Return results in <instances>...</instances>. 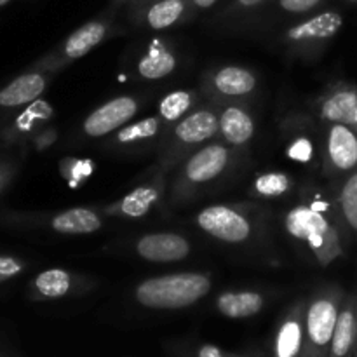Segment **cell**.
<instances>
[{"label":"cell","mask_w":357,"mask_h":357,"mask_svg":"<svg viewBox=\"0 0 357 357\" xmlns=\"http://www.w3.org/2000/svg\"><path fill=\"white\" fill-rule=\"evenodd\" d=\"M142 101L131 94H122V96L112 98L107 103L100 105L94 108L82 122V132L86 138L98 139L105 138L108 135H114L121 128L135 119V115L139 112Z\"/></svg>","instance_id":"obj_11"},{"label":"cell","mask_w":357,"mask_h":357,"mask_svg":"<svg viewBox=\"0 0 357 357\" xmlns=\"http://www.w3.org/2000/svg\"><path fill=\"white\" fill-rule=\"evenodd\" d=\"M52 75L54 73L31 66L24 73L14 77L9 84L0 87V112L17 110L33 103L47 89Z\"/></svg>","instance_id":"obj_18"},{"label":"cell","mask_w":357,"mask_h":357,"mask_svg":"<svg viewBox=\"0 0 357 357\" xmlns=\"http://www.w3.org/2000/svg\"><path fill=\"white\" fill-rule=\"evenodd\" d=\"M335 211L342 229L357 237V169L345 176L335 195Z\"/></svg>","instance_id":"obj_27"},{"label":"cell","mask_w":357,"mask_h":357,"mask_svg":"<svg viewBox=\"0 0 357 357\" xmlns=\"http://www.w3.org/2000/svg\"><path fill=\"white\" fill-rule=\"evenodd\" d=\"M357 351V291L345 295L337 328L330 344V357H354Z\"/></svg>","instance_id":"obj_22"},{"label":"cell","mask_w":357,"mask_h":357,"mask_svg":"<svg viewBox=\"0 0 357 357\" xmlns=\"http://www.w3.org/2000/svg\"><path fill=\"white\" fill-rule=\"evenodd\" d=\"M128 14L135 26L152 31L180 26L197 16L190 0H155Z\"/></svg>","instance_id":"obj_14"},{"label":"cell","mask_w":357,"mask_h":357,"mask_svg":"<svg viewBox=\"0 0 357 357\" xmlns=\"http://www.w3.org/2000/svg\"><path fill=\"white\" fill-rule=\"evenodd\" d=\"M213 288L206 272H176L145 279L135 288V300L153 310L187 309L201 302Z\"/></svg>","instance_id":"obj_4"},{"label":"cell","mask_w":357,"mask_h":357,"mask_svg":"<svg viewBox=\"0 0 357 357\" xmlns=\"http://www.w3.org/2000/svg\"><path fill=\"white\" fill-rule=\"evenodd\" d=\"M93 279L65 268H47L38 272L31 281V293L40 300H59L84 293L94 286Z\"/></svg>","instance_id":"obj_19"},{"label":"cell","mask_w":357,"mask_h":357,"mask_svg":"<svg viewBox=\"0 0 357 357\" xmlns=\"http://www.w3.org/2000/svg\"><path fill=\"white\" fill-rule=\"evenodd\" d=\"M213 105L218 112V136L222 142L236 150L250 145L255 138L257 122L246 101H218Z\"/></svg>","instance_id":"obj_15"},{"label":"cell","mask_w":357,"mask_h":357,"mask_svg":"<svg viewBox=\"0 0 357 357\" xmlns=\"http://www.w3.org/2000/svg\"><path fill=\"white\" fill-rule=\"evenodd\" d=\"M344 298L345 293L340 286L326 284L317 288L307 303L305 333L307 340L316 351L323 352L330 347Z\"/></svg>","instance_id":"obj_8"},{"label":"cell","mask_w":357,"mask_h":357,"mask_svg":"<svg viewBox=\"0 0 357 357\" xmlns=\"http://www.w3.org/2000/svg\"><path fill=\"white\" fill-rule=\"evenodd\" d=\"M3 145H6V143H3V139L0 138V146H3Z\"/></svg>","instance_id":"obj_42"},{"label":"cell","mask_w":357,"mask_h":357,"mask_svg":"<svg viewBox=\"0 0 357 357\" xmlns=\"http://www.w3.org/2000/svg\"><path fill=\"white\" fill-rule=\"evenodd\" d=\"M135 251L142 260L152 264H174L190 257L192 244L176 232H150L136 241Z\"/></svg>","instance_id":"obj_17"},{"label":"cell","mask_w":357,"mask_h":357,"mask_svg":"<svg viewBox=\"0 0 357 357\" xmlns=\"http://www.w3.org/2000/svg\"><path fill=\"white\" fill-rule=\"evenodd\" d=\"M284 229L293 239L309 248L321 267H330L345 257L340 222L330 218V209L323 202H298L284 215Z\"/></svg>","instance_id":"obj_1"},{"label":"cell","mask_w":357,"mask_h":357,"mask_svg":"<svg viewBox=\"0 0 357 357\" xmlns=\"http://www.w3.org/2000/svg\"><path fill=\"white\" fill-rule=\"evenodd\" d=\"M52 117H54L52 105L38 98L14 115L13 121L6 124V128L0 131V138L3 139L6 146L30 143L47 126V122Z\"/></svg>","instance_id":"obj_16"},{"label":"cell","mask_w":357,"mask_h":357,"mask_svg":"<svg viewBox=\"0 0 357 357\" xmlns=\"http://www.w3.org/2000/svg\"><path fill=\"white\" fill-rule=\"evenodd\" d=\"M314 115L323 124H340L354 128L357 114V86L347 80L331 82L310 103Z\"/></svg>","instance_id":"obj_13"},{"label":"cell","mask_w":357,"mask_h":357,"mask_svg":"<svg viewBox=\"0 0 357 357\" xmlns=\"http://www.w3.org/2000/svg\"><path fill=\"white\" fill-rule=\"evenodd\" d=\"M265 307V296L260 291H223L216 298V309L229 319H246L253 317Z\"/></svg>","instance_id":"obj_25"},{"label":"cell","mask_w":357,"mask_h":357,"mask_svg":"<svg viewBox=\"0 0 357 357\" xmlns=\"http://www.w3.org/2000/svg\"><path fill=\"white\" fill-rule=\"evenodd\" d=\"M357 169V131L351 126L326 124L323 145V173L330 180L347 176Z\"/></svg>","instance_id":"obj_10"},{"label":"cell","mask_w":357,"mask_h":357,"mask_svg":"<svg viewBox=\"0 0 357 357\" xmlns=\"http://www.w3.org/2000/svg\"><path fill=\"white\" fill-rule=\"evenodd\" d=\"M271 0H225L222 13L218 14L220 20L239 23V21H250L264 14Z\"/></svg>","instance_id":"obj_29"},{"label":"cell","mask_w":357,"mask_h":357,"mask_svg":"<svg viewBox=\"0 0 357 357\" xmlns=\"http://www.w3.org/2000/svg\"><path fill=\"white\" fill-rule=\"evenodd\" d=\"M349 2H351V3H357V0H349Z\"/></svg>","instance_id":"obj_43"},{"label":"cell","mask_w":357,"mask_h":357,"mask_svg":"<svg viewBox=\"0 0 357 357\" xmlns=\"http://www.w3.org/2000/svg\"><path fill=\"white\" fill-rule=\"evenodd\" d=\"M208 101H246L258 89V75L248 66L223 65L206 70L199 84Z\"/></svg>","instance_id":"obj_9"},{"label":"cell","mask_w":357,"mask_h":357,"mask_svg":"<svg viewBox=\"0 0 357 357\" xmlns=\"http://www.w3.org/2000/svg\"><path fill=\"white\" fill-rule=\"evenodd\" d=\"M286 155L298 164H312L317 155L316 142L307 132H293L286 145Z\"/></svg>","instance_id":"obj_32"},{"label":"cell","mask_w":357,"mask_h":357,"mask_svg":"<svg viewBox=\"0 0 357 357\" xmlns=\"http://www.w3.org/2000/svg\"><path fill=\"white\" fill-rule=\"evenodd\" d=\"M236 162V149L225 142H209L187 157L173 171L169 202L181 206L197 197L209 185L218 181Z\"/></svg>","instance_id":"obj_2"},{"label":"cell","mask_w":357,"mask_h":357,"mask_svg":"<svg viewBox=\"0 0 357 357\" xmlns=\"http://www.w3.org/2000/svg\"><path fill=\"white\" fill-rule=\"evenodd\" d=\"M195 223L206 236L225 244L248 243L257 229L250 209L236 204L208 206L199 211Z\"/></svg>","instance_id":"obj_7"},{"label":"cell","mask_w":357,"mask_h":357,"mask_svg":"<svg viewBox=\"0 0 357 357\" xmlns=\"http://www.w3.org/2000/svg\"><path fill=\"white\" fill-rule=\"evenodd\" d=\"M218 112L215 105L211 101L199 105L167 131L166 138L160 143L153 169L171 174L190 153L213 142L218 136Z\"/></svg>","instance_id":"obj_3"},{"label":"cell","mask_w":357,"mask_h":357,"mask_svg":"<svg viewBox=\"0 0 357 357\" xmlns=\"http://www.w3.org/2000/svg\"><path fill=\"white\" fill-rule=\"evenodd\" d=\"M176 49L166 40H153L136 61V73L143 80H160L169 77L178 68Z\"/></svg>","instance_id":"obj_21"},{"label":"cell","mask_w":357,"mask_h":357,"mask_svg":"<svg viewBox=\"0 0 357 357\" xmlns=\"http://www.w3.org/2000/svg\"><path fill=\"white\" fill-rule=\"evenodd\" d=\"M305 310L302 302L295 303L281 321L275 335V357H298L305 335Z\"/></svg>","instance_id":"obj_23"},{"label":"cell","mask_w":357,"mask_h":357,"mask_svg":"<svg viewBox=\"0 0 357 357\" xmlns=\"http://www.w3.org/2000/svg\"><path fill=\"white\" fill-rule=\"evenodd\" d=\"M117 31V23H115L114 13L103 14V16L93 17L80 24L79 28L72 31L63 42H59L51 52L42 56L33 68L45 70V72L58 73L68 65H72L77 59L89 54L93 49L103 44L105 40L112 37Z\"/></svg>","instance_id":"obj_6"},{"label":"cell","mask_w":357,"mask_h":357,"mask_svg":"<svg viewBox=\"0 0 357 357\" xmlns=\"http://www.w3.org/2000/svg\"><path fill=\"white\" fill-rule=\"evenodd\" d=\"M326 0H271L267 6L275 16L284 17H303L316 13Z\"/></svg>","instance_id":"obj_31"},{"label":"cell","mask_w":357,"mask_h":357,"mask_svg":"<svg viewBox=\"0 0 357 357\" xmlns=\"http://www.w3.org/2000/svg\"><path fill=\"white\" fill-rule=\"evenodd\" d=\"M192 6H194L195 13H206V10H211L215 9L216 6L223 3L225 0H190Z\"/></svg>","instance_id":"obj_36"},{"label":"cell","mask_w":357,"mask_h":357,"mask_svg":"<svg viewBox=\"0 0 357 357\" xmlns=\"http://www.w3.org/2000/svg\"><path fill=\"white\" fill-rule=\"evenodd\" d=\"M56 139H58V131H56L54 128H49V126H45V128L42 129V131L38 132V135L35 136L30 143H31V146L37 150V152H44V150L51 149V146L54 145Z\"/></svg>","instance_id":"obj_34"},{"label":"cell","mask_w":357,"mask_h":357,"mask_svg":"<svg viewBox=\"0 0 357 357\" xmlns=\"http://www.w3.org/2000/svg\"><path fill=\"white\" fill-rule=\"evenodd\" d=\"M344 16L335 9L317 10L286 28L278 38V44L291 58L312 61L323 54L331 40L340 33Z\"/></svg>","instance_id":"obj_5"},{"label":"cell","mask_w":357,"mask_h":357,"mask_svg":"<svg viewBox=\"0 0 357 357\" xmlns=\"http://www.w3.org/2000/svg\"><path fill=\"white\" fill-rule=\"evenodd\" d=\"M59 173L70 187H80L94 173V162L89 159H79V157H65L59 160Z\"/></svg>","instance_id":"obj_30"},{"label":"cell","mask_w":357,"mask_h":357,"mask_svg":"<svg viewBox=\"0 0 357 357\" xmlns=\"http://www.w3.org/2000/svg\"><path fill=\"white\" fill-rule=\"evenodd\" d=\"M150 2H155V0H129L128 2V13H132V10H136V9H139V7H143V6H146V3H150Z\"/></svg>","instance_id":"obj_38"},{"label":"cell","mask_w":357,"mask_h":357,"mask_svg":"<svg viewBox=\"0 0 357 357\" xmlns=\"http://www.w3.org/2000/svg\"><path fill=\"white\" fill-rule=\"evenodd\" d=\"M166 126L159 119V115L139 119L136 122H129L124 128L115 131L110 138V146L119 150H136L155 142L162 132H166Z\"/></svg>","instance_id":"obj_24"},{"label":"cell","mask_w":357,"mask_h":357,"mask_svg":"<svg viewBox=\"0 0 357 357\" xmlns=\"http://www.w3.org/2000/svg\"><path fill=\"white\" fill-rule=\"evenodd\" d=\"M16 167H17L16 159H13V157H9V155L0 157V192L6 188V185L9 183L10 178L14 176V173H16Z\"/></svg>","instance_id":"obj_35"},{"label":"cell","mask_w":357,"mask_h":357,"mask_svg":"<svg viewBox=\"0 0 357 357\" xmlns=\"http://www.w3.org/2000/svg\"><path fill=\"white\" fill-rule=\"evenodd\" d=\"M354 357H357V351H356V356Z\"/></svg>","instance_id":"obj_44"},{"label":"cell","mask_w":357,"mask_h":357,"mask_svg":"<svg viewBox=\"0 0 357 357\" xmlns=\"http://www.w3.org/2000/svg\"><path fill=\"white\" fill-rule=\"evenodd\" d=\"M293 176L282 171H267L257 174L250 187L251 197L258 199H279L291 192Z\"/></svg>","instance_id":"obj_28"},{"label":"cell","mask_w":357,"mask_h":357,"mask_svg":"<svg viewBox=\"0 0 357 357\" xmlns=\"http://www.w3.org/2000/svg\"><path fill=\"white\" fill-rule=\"evenodd\" d=\"M128 2L129 0H112V13H115V10L121 9V7H126Z\"/></svg>","instance_id":"obj_39"},{"label":"cell","mask_w":357,"mask_h":357,"mask_svg":"<svg viewBox=\"0 0 357 357\" xmlns=\"http://www.w3.org/2000/svg\"><path fill=\"white\" fill-rule=\"evenodd\" d=\"M24 271H26V264L21 258L0 255V284L20 278Z\"/></svg>","instance_id":"obj_33"},{"label":"cell","mask_w":357,"mask_h":357,"mask_svg":"<svg viewBox=\"0 0 357 357\" xmlns=\"http://www.w3.org/2000/svg\"><path fill=\"white\" fill-rule=\"evenodd\" d=\"M167 176H169V174L164 173V171L153 169L152 178H149L145 183L138 185V187L132 188L129 194H126L124 197L112 202V204H107L105 208H101L100 211L103 213L105 216H110V218H143V216L149 215V213L155 208L157 202H159L160 199H162V195L166 194Z\"/></svg>","instance_id":"obj_12"},{"label":"cell","mask_w":357,"mask_h":357,"mask_svg":"<svg viewBox=\"0 0 357 357\" xmlns=\"http://www.w3.org/2000/svg\"><path fill=\"white\" fill-rule=\"evenodd\" d=\"M197 357H225V356H223V352L220 351L216 345L208 344V345H202V347L199 349Z\"/></svg>","instance_id":"obj_37"},{"label":"cell","mask_w":357,"mask_h":357,"mask_svg":"<svg viewBox=\"0 0 357 357\" xmlns=\"http://www.w3.org/2000/svg\"><path fill=\"white\" fill-rule=\"evenodd\" d=\"M105 215L93 208H70L47 218V227L61 236H89L101 230Z\"/></svg>","instance_id":"obj_20"},{"label":"cell","mask_w":357,"mask_h":357,"mask_svg":"<svg viewBox=\"0 0 357 357\" xmlns=\"http://www.w3.org/2000/svg\"><path fill=\"white\" fill-rule=\"evenodd\" d=\"M9 2H10V0H0V7L6 6V3H9Z\"/></svg>","instance_id":"obj_40"},{"label":"cell","mask_w":357,"mask_h":357,"mask_svg":"<svg viewBox=\"0 0 357 357\" xmlns=\"http://www.w3.org/2000/svg\"><path fill=\"white\" fill-rule=\"evenodd\" d=\"M352 129H354V131H357V114H356V121H354V128H352Z\"/></svg>","instance_id":"obj_41"},{"label":"cell","mask_w":357,"mask_h":357,"mask_svg":"<svg viewBox=\"0 0 357 357\" xmlns=\"http://www.w3.org/2000/svg\"><path fill=\"white\" fill-rule=\"evenodd\" d=\"M202 93L201 89H178L171 91L166 96L160 100L159 108H157V115L166 126L169 131L176 122L187 117L192 110L199 107V100H201Z\"/></svg>","instance_id":"obj_26"}]
</instances>
